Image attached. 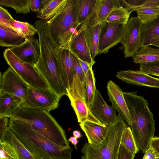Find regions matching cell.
<instances>
[{
  "mask_svg": "<svg viewBox=\"0 0 159 159\" xmlns=\"http://www.w3.org/2000/svg\"><path fill=\"white\" fill-rule=\"evenodd\" d=\"M8 127L30 152L40 159H71L72 148L53 143L25 122L10 118Z\"/></svg>",
  "mask_w": 159,
  "mask_h": 159,
  "instance_id": "6da1fadb",
  "label": "cell"
},
{
  "mask_svg": "<svg viewBox=\"0 0 159 159\" xmlns=\"http://www.w3.org/2000/svg\"><path fill=\"white\" fill-rule=\"evenodd\" d=\"M137 91L124 92V97L132 120V134L139 150L145 153L155 132V121L147 100Z\"/></svg>",
  "mask_w": 159,
  "mask_h": 159,
  "instance_id": "7a4b0ae2",
  "label": "cell"
},
{
  "mask_svg": "<svg viewBox=\"0 0 159 159\" xmlns=\"http://www.w3.org/2000/svg\"><path fill=\"white\" fill-rule=\"evenodd\" d=\"M11 117L22 120L56 144L69 147L64 130L49 112L41 109L19 108Z\"/></svg>",
  "mask_w": 159,
  "mask_h": 159,
  "instance_id": "3957f363",
  "label": "cell"
},
{
  "mask_svg": "<svg viewBox=\"0 0 159 159\" xmlns=\"http://www.w3.org/2000/svg\"><path fill=\"white\" fill-rule=\"evenodd\" d=\"M127 126L119 113L115 122L108 126L101 143L92 144L85 142L81 150V159H117L122 134Z\"/></svg>",
  "mask_w": 159,
  "mask_h": 159,
  "instance_id": "277c9868",
  "label": "cell"
},
{
  "mask_svg": "<svg viewBox=\"0 0 159 159\" xmlns=\"http://www.w3.org/2000/svg\"><path fill=\"white\" fill-rule=\"evenodd\" d=\"M77 7L78 0H66L62 9L46 21L52 39L60 48H68L74 31L79 25Z\"/></svg>",
  "mask_w": 159,
  "mask_h": 159,
  "instance_id": "5b68a950",
  "label": "cell"
},
{
  "mask_svg": "<svg viewBox=\"0 0 159 159\" xmlns=\"http://www.w3.org/2000/svg\"><path fill=\"white\" fill-rule=\"evenodd\" d=\"M3 56L9 67L29 87L42 89L50 88L47 83L34 65L21 60L9 48L4 50Z\"/></svg>",
  "mask_w": 159,
  "mask_h": 159,
  "instance_id": "8992f818",
  "label": "cell"
},
{
  "mask_svg": "<svg viewBox=\"0 0 159 159\" xmlns=\"http://www.w3.org/2000/svg\"><path fill=\"white\" fill-rule=\"evenodd\" d=\"M61 98L51 89L29 87L25 101L20 108L41 109L49 112L57 108Z\"/></svg>",
  "mask_w": 159,
  "mask_h": 159,
  "instance_id": "52a82bcc",
  "label": "cell"
},
{
  "mask_svg": "<svg viewBox=\"0 0 159 159\" xmlns=\"http://www.w3.org/2000/svg\"><path fill=\"white\" fill-rule=\"evenodd\" d=\"M143 23L137 16L131 17L125 25L121 41L125 58L133 57L141 47V34Z\"/></svg>",
  "mask_w": 159,
  "mask_h": 159,
  "instance_id": "ba28073f",
  "label": "cell"
},
{
  "mask_svg": "<svg viewBox=\"0 0 159 159\" xmlns=\"http://www.w3.org/2000/svg\"><path fill=\"white\" fill-rule=\"evenodd\" d=\"M125 25L106 21L100 24L98 53H106L121 42Z\"/></svg>",
  "mask_w": 159,
  "mask_h": 159,
  "instance_id": "9c48e42d",
  "label": "cell"
},
{
  "mask_svg": "<svg viewBox=\"0 0 159 159\" xmlns=\"http://www.w3.org/2000/svg\"><path fill=\"white\" fill-rule=\"evenodd\" d=\"M0 92L7 93L21 98L24 103L27 97L29 86L10 67L0 76Z\"/></svg>",
  "mask_w": 159,
  "mask_h": 159,
  "instance_id": "30bf717a",
  "label": "cell"
},
{
  "mask_svg": "<svg viewBox=\"0 0 159 159\" xmlns=\"http://www.w3.org/2000/svg\"><path fill=\"white\" fill-rule=\"evenodd\" d=\"M93 116L103 124L109 126L116 120L117 116L116 110L105 102L97 89L93 101L89 106Z\"/></svg>",
  "mask_w": 159,
  "mask_h": 159,
  "instance_id": "8fae6325",
  "label": "cell"
},
{
  "mask_svg": "<svg viewBox=\"0 0 159 159\" xmlns=\"http://www.w3.org/2000/svg\"><path fill=\"white\" fill-rule=\"evenodd\" d=\"M121 6L119 0H96L92 11L82 25L92 26L100 24L106 21L114 8Z\"/></svg>",
  "mask_w": 159,
  "mask_h": 159,
  "instance_id": "7c38bea8",
  "label": "cell"
},
{
  "mask_svg": "<svg viewBox=\"0 0 159 159\" xmlns=\"http://www.w3.org/2000/svg\"><path fill=\"white\" fill-rule=\"evenodd\" d=\"M66 95L70 100L71 105L76 115L78 122L80 124L86 121H90L105 125L92 114L85 100L80 96L75 89H67Z\"/></svg>",
  "mask_w": 159,
  "mask_h": 159,
  "instance_id": "4fadbf2b",
  "label": "cell"
},
{
  "mask_svg": "<svg viewBox=\"0 0 159 159\" xmlns=\"http://www.w3.org/2000/svg\"><path fill=\"white\" fill-rule=\"evenodd\" d=\"M68 48L79 59L89 65L93 66L95 63L86 41L82 26L72 37L68 44Z\"/></svg>",
  "mask_w": 159,
  "mask_h": 159,
  "instance_id": "5bb4252c",
  "label": "cell"
},
{
  "mask_svg": "<svg viewBox=\"0 0 159 159\" xmlns=\"http://www.w3.org/2000/svg\"><path fill=\"white\" fill-rule=\"evenodd\" d=\"M107 93L112 106L123 117L129 125L132 120L125 101L124 92L114 82L110 80L107 85Z\"/></svg>",
  "mask_w": 159,
  "mask_h": 159,
  "instance_id": "9a60e30c",
  "label": "cell"
},
{
  "mask_svg": "<svg viewBox=\"0 0 159 159\" xmlns=\"http://www.w3.org/2000/svg\"><path fill=\"white\" fill-rule=\"evenodd\" d=\"M119 79L128 84L140 86L159 88V78L140 70H122L116 75Z\"/></svg>",
  "mask_w": 159,
  "mask_h": 159,
  "instance_id": "2e32d148",
  "label": "cell"
},
{
  "mask_svg": "<svg viewBox=\"0 0 159 159\" xmlns=\"http://www.w3.org/2000/svg\"><path fill=\"white\" fill-rule=\"evenodd\" d=\"M9 49L21 60L34 66L37 62L40 54L39 40L33 37L20 45Z\"/></svg>",
  "mask_w": 159,
  "mask_h": 159,
  "instance_id": "e0dca14e",
  "label": "cell"
},
{
  "mask_svg": "<svg viewBox=\"0 0 159 159\" xmlns=\"http://www.w3.org/2000/svg\"><path fill=\"white\" fill-rule=\"evenodd\" d=\"M58 57L60 69L66 89L72 88L73 71L71 52L68 48H59Z\"/></svg>",
  "mask_w": 159,
  "mask_h": 159,
  "instance_id": "ac0fdd59",
  "label": "cell"
},
{
  "mask_svg": "<svg viewBox=\"0 0 159 159\" xmlns=\"http://www.w3.org/2000/svg\"><path fill=\"white\" fill-rule=\"evenodd\" d=\"M79 125L84 133L88 143L92 144H97L101 143L105 138L108 128V126L90 121H85Z\"/></svg>",
  "mask_w": 159,
  "mask_h": 159,
  "instance_id": "d6986e66",
  "label": "cell"
},
{
  "mask_svg": "<svg viewBox=\"0 0 159 159\" xmlns=\"http://www.w3.org/2000/svg\"><path fill=\"white\" fill-rule=\"evenodd\" d=\"M19 97L11 94L0 92V117L10 118L23 103Z\"/></svg>",
  "mask_w": 159,
  "mask_h": 159,
  "instance_id": "ffe728a7",
  "label": "cell"
},
{
  "mask_svg": "<svg viewBox=\"0 0 159 159\" xmlns=\"http://www.w3.org/2000/svg\"><path fill=\"white\" fill-rule=\"evenodd\" d=\"M0 140L7 142L12 146L19 159H40L27 149L8 127Z\"/></svg>",
  "mask_w": 159,
  "mask_h": 159,
  "instance_id": "44dd1931",
  "label": "cell"
},
{
  "mask_svg": "<svg viewBox=\"0 0 159 159\" xmlns=\"http://www.w3.org/2000/svg\"><path fill=\"white\" fill-rule=\"evenodd\" d=\"M159 40V15L153 20L143 24L141 29V47L149 46Z\"/></svg>",
  "mask_w": 159,
  "mask_h": 159,
  "instance_id": "7402d4cb",
  "label": "cell"
},
{
  "mask_svg": "<svg viewBox=\"0 0 159 159\" xmlns=\"http://www.w3.org/2000/svg\"><path fill=\"white\" fill-rule=\"evenodd\" d=\"M71 55L73 71V83L72 88L75 89L80 96L85 100L86 80L85 75L81 67L79 59L71 52Z\"/></svg>",
  "mask_w": 159,
  "mask_h": 159,
  "instance_id": "603a6c76",
  "label": "cell"
},
{
  "mask_svg": "<svg viewBox=\"0 0 159 159\" xmlns=\"http://www.w3.org/2000/svg\"><path fill=\"white\" fill-rule=\"evenodd\" d=\"M66 0H43L41 9L37 17L47 21L57 13L63 7Z\"/></svg>",
  "mask_w": 159,
  "mask_h": 159,
  "instance_id": "cb8c5ba5",
  "label": "cell"
},
{
  "mask_svg": "<svg viewBox=\"0 0 159 159\" xmlns=\"http://www.w3.org/2000/svg\"><path fill=\"white\" fill-rule=\"evenodd\" d=\"M82 26L84 29L85 38L92 57L94 59L98 53L100 24L92 26L82 25Z\"/></svg>",
  "mask_w": 159,
  "mask_h": 159,
  "instance_id": "d4e9b609",
  "label": "cell"
},
{
  "mask_svg": "<svg viewBox=\"0 0 159 159\" xmlns=\"http://www.w3.org/2000/svg\"><path fill=\"white\" fill-rule=\"evenodd\" d=\"M133 57L136 64L147 63L159 61V48L149 46L142 47L136 52Z\"/></svg>",
  "mask_w": 159,
  "mask_h": 159,
  "instance_id": "484cf974",
  "label": "cell"
},
{
  "mask_svg": "<svg viewBox=\"0 0 159 159\" xmlns=\"http://www.w3.org/2000/svg\"><path fill=\"white\" fill-rule=\"evenodd\" d=\"M27 39L17 33L0 25V45L2 47H15Z\"/></svg>",
  "mask_w": 159,
  "mask_h": 159,
  "instance_id": "4316f807",
  "label": "cell"
},
{
  "mask_svg": "<svg viewBox=\"0 0 159 159\" xmlns=\"http://www.w3.org/2000/svg\"><path fill=\"white\" fill-rule=\"evenodd\" d=\"M10 23L14 28L15 31L27 40L37 33L36 27L27 22L13 19L11 21Z\"/></svg>",
  "mask_w": 159,
  "mask_h": 159,
  "instance_id": "83f0119b",
  "label": "cell"
},
{
  "mask_svg": "<svg viewBox=\"0 0 159 159\" xmlns=\"http://www.w3.org/2000/svg\"><path fill=\"white\" fill-rule=\"evenodd\" d=\"M137 17L143 24H145L156 19L159 15V7L143 5L136 11Z\"/></svg>",
  "mask_w": 159,
  "mask_h": 159,
  "instance_id": "f1b7e54d",
  "label": "cell"
},
{
  "mask_svg": "<svg viewBox=\"0 0 159 159\" xmlns=\"http://www.w3.org/2000/svg\"><path fill=\"white\" fill-rule=\"evenodd\" d=\"M96 2V0H78V21L79 25L87 20Z\"/></svg>",
  "mask_w": 159,
  "mask_h": 159,
  "instance_id": "f546056e",
  "label": "cell"
},
{
  "mask_svg": "<svg viewBox=\"0 0 159 159\" xmlns=\"http://www.w3.org/2000/svg\"><path fill=\"white\" fill-rule=\"evenodd\" d=\"M131 13L122 6L114 8L107 17L106 21L111 23L126 25Z\"/></svg>",
  "mask_w": 159,
  "mask_h": 159,
  "instance_id": "4dcf8cb0",
  "label": "cell"
},
{
  "mask_svg": "<svg viewBox=\"0 0 159 159\" xmlns=\"http://www.w3.org/2000/svg\"><path fill=\"white\" fill-rule=\"evenodd\" d=\"M86 88L85 100L89 107L90 104L93 101L96 88L95 85V79L92 67L90 68L85 74Z\"/></svg>",
  "mask_w": 159,
  "mask_h": 159,
  "instance_id": "1f68e13d",
  "label": "cell"
},
{
  "mask_svg": "<svg viewBox=\"0 0 159 159\" xmlns=\"http://www.w3.org/2000/svg\"><path fill=\"white\" fill-rule=\"evenodd\" d=\"M30 0H0L1 6L14 9L16 13H30Z\"/></svg>",
  "mask_w": 159,
  "mask_h": 159,
  "instance_id": "d6a6232c",
  "label": "cell"
},
{
  "mask_svg": "<svg viewBox=\"0 0 159 159\" xmlns=\"http://www.w3.org/2000/svg\"><path fill=\"white\" fill-rule=\"evenodd\" d=\"M121 144L123 145L129 150L136 154L139 150L138 148L131 128L127 126L123 132Z\"/></svg>",
  "mask_w": 159,
  "mask_h": 159,
  "instance_id": "836d02e7",
  "label": "cell"
},
{
  "mask_svg": "<svg viewBox=\"0 0 159 159\" xmlns=\"http://www.w3.org/2000/svg\"><path fill=\"white\" fill-rule=\"evenodd\" d=\"M0 159H19L18 154L8 143L0 140Z\"/></svg>",
  "mask_w": 159,
  "mask_h": 159,
  "instance_id": "e575fe53",
  "label": "cell"
},
{
  "mask_svg": "<svg viewBox=\"0 0 159 159\" xmlns=\"http://www.w3.org/2000/svg\"><path fill=\"white\" fill-rule=\"evenodd\" d=\"M0 25L15 32L14 28L10 23L11 21L14 19L11 14L1 6L0 7Z\"/></svg>",
  "mask_w": 159,
  "mask_h": 159,
  "instance_id": "d590c367",
  "label": "cell"
},
{
  "mask_svg": "<svg viewBox=\"0 0 159 159\" xmlns=\"http://www.w3.org/2000/svg\"><path fill=\"white\" fill-rule=\"evenodd\" d=\"M147 0H119L121 6L130 13L143 6Z\"/></svg>",
  "mask_w": 159,
  "mask_h": 159,
  "instance_id": "8d00e7d4",
  "label": "cell"
},
{
  "mask_svg": "<svg viewBox=\"0 0 159 159\" xmlns=\"http://www.w3.org/2000/svg\"><path fill=\"white\" fill-rule=\"evenodd\" d=\"M139 64L141 70L149 75L159 77V61Z\"/></svg>",
  "mask_w": 159,
  "mask_h": 159,
  "instance_id": "74e56055",
  "label": "cell"
},
{
  "mask_svg": "<svg viewBox=\"0 0 159 159\" xmlns=\"http://www.w3.org/2000/svg\"><path fill=\"white\" fill-rule=\"evenodd\" d=\"M135 154L129 150L123 145L121 144L117 159H133Z\"/></svg>",
  "mask_w": 159,
  "mask_h": 159,
  "instance_id": "f35d334b",
  "label": "cell"
},
{
  "mask_svg": "<svg viewBox=\"0 0 159 159\" xmlns=\"http://www.w3.org/2000/svg\"><path fill=\"white\" fill-rule=\"evenodd\" d=\"M8 118L6 117H0V138L3 134L8 127Z\"/></svg>",
  "mask_w": 159,
  "mask_h": 159,
  "instance_id": "ab89813d",
  "label": "cell"
},
{
  "mask_svg": "<svg viewBox=\"0 0 159 159\" xmlns=\"http://www.w3.org/2000/svg\"><path fill=\"white\" fill-rule=\"evenodd\" d=\"M43 0H30V8L32 11L37 12L41 10Z\"/></svg>",
  "mask_w": 159,
  "mask_h": 159,
  "instance_id": "60d3db41",
  "label": "cell"
},
{
  "mask_svg": "<svg viewBox=\"0 0 159 159\" xmlns=\"http://www.w3.org/2000/svg\"><path fill=\"white\" fill-rule=\"evenodd\" d=\"M149 148L153 150L157 157H159V137H154L151 142Z\"/></svg>",
  "mask_w": 159,
  "mask_h": 159,
  "instance_id": "b9f144b4",
  "label": "cell"
},
{
  "mask_svg": "<svg viewBox=\"0 0 159 159\" xmlns=\"http://www.w3.org/2000/svg\"><path fill=\"white\" fill-rule=\"evenodd\" d=\"M157 157L153 150L149 148L145 152L142 159H156Z\"/></svg>",
  "mask_w": 159,
  "mask_h": 159,
  "instance_id": "7bdbcfd3",
  "label": "cell"
},
{
  "mask_svg": "<svg viewBox=\"0 0 159 159\" xmlns=\"http://www.w3.org/2000/svg\"><path fill=\"white\" fill-rule=\"evenodd\" d=\"M79 60L81 67L85 75L89 70L90 68L92 67V66L89 65L82 60L79 59Z\"/></svg>",
  "mask_w": 159,
  "mask_h": 159,
  "instance_id": "ee69618b",
  "label": "cell"
},
{
  "mask_svg": "<svg viewBox=\"0 0 159 159\" xmlns=\"http://www.w3.org/2000/svg\"><path fill=\"white\" fill-rule=\"evenodd\" d=\"M143 5L155 6L159 7V0H147Z\"/></svg>",
  "mask_w": 159,
  "mask_h": 159,
  "instance_id": "f6af8a7d",
  "label": "cell"
},
{
  "mask_svg": "<svg viewBox=\"0 0 159 159\" xmlns=\"http://www.w3.org/2000/svg\"><path fill=\"white\" fill-rule=\"evenodd\" d=\"M77 139L74 136H71L68 140L69 142H70L74 146L76 149H77V145L78 143V141Z\"/></svg>",
  "mask_w": 159,
  "mask_h": 159,
  "instance_id": "bcb514c9",
  "label": "cell"
},
{
  "mask_svg": "<svg viewBox=\"0 0 159 159\" xmlns=\"http://www.w3.org/2000/svg\"><path fill=\"white\" fill-rule=\"evenodd\" d=\"M73 136L77 139H80L82 137L80 132L78 130H75L73 131Z\"/></svg>",
  "mask_w": 159,
  "mask_h": 159,
  "instance_id": "7dc6e473",
  "label": "cell"
},
{
  "mask_svg": "<svg viewBox=\"0 0 159 159\" xmlns=\"http://www.w3.org/2000/svg\"><path fill=\"white\" fill-rule=\"evenodd\" d=\"M152 45L156 46L159 48V40L152 43Z\"/></svg>",
  "mask_w": 159,
  "mask_h": 159,
  "instance_id": "c3c4849f",
  "label": "cell"
},
{
  "mask_svg": "<svg viewBox=\"0 0 159 159\" xmlns=\"http://www.w3.org/2000/svg\"><path fill=\"white\" fill-rule=\"evenodd\" d=\"M156 159H159V157H157Z\"/></svg>",
  "mask_w": 159,
  "mask_h": 159,
  "instance_id": "681fc988",
  "label": "cell"
}]
</instances>
